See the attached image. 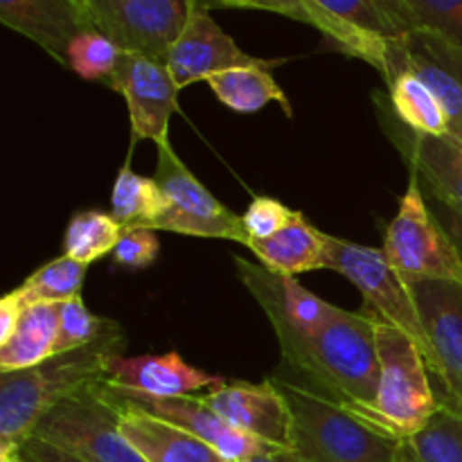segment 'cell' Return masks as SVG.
I'll return each mask as SVG.
<instances>
[{
	"mask_svg": "<svg viewBox=\"0 0 462 462\" xmlns=\"http://www.w3.org/2000/svg\"><path fill=\"white\" fill-rule=\"evenodd\" d=\"M125 346L126 337L117 325L99 341L36 368L0 373V462H18V451L41 418L59 402L102 383L108 361L122 355Z\"/></svg>",
	"mask_w": 462,
	"mask_h": 462,
	"instance_id": "1",
	"label": "cell"
},
{
	"mask_svg": "<svg viewBox=\"0 0 462 462\" xmlns=\"http://www.w3.org/2000/svg\"><path fill=\"white\" fill-rule=\"evenodd\" d=\"M291 411V451L307 462H395L402 440L379 431L334 397L275 379Z\"/></svg>",
	"mask_w": 462,
	"mask_h": 462,
	"instance_id": "2",
	"label": "cell"
},
{
	"mask_svg": "<svg viewBox=\"0 0 462 462\" xmlns=\"http://www.w3.org/2000/svg\"><path fill=\"white\" fill-rule=\"evenodd\" d=\"M298 373L311 388L334 397L359 413L373 404L379 383L377 323L364 311L338 307L328 325L314 337Z\"/></svg>",
	"mask_w": 462,
	"mask_h": 462,
	"instance_id": "3",
	"label": "cell"
},
{
	"mask_svg": "<svg viewBox=\"0 0 462 462\" xmlns=\"http://www.w3.org/2000/svg\"><path fill=\"white\" fill-rule=\"evenodd\" d=\"M379 383L373 404L359 418L379 431L406 442L422 431L440 409V395L431 383L424 352L402 329L377 323Z\"/></svg>",
	"mask_w": 462,
	"mask_h": 462,
	"instance_id": "4",
	"label": "cell"
},
{
	"mask_svg": "<svg viewBox=\"0 0 462 462\" xmlns=\"http://www.w3.org/2000/svg\"><path fill=\"white\" fill-rule=\"evenodd\" d=\"M328 269L337 271L359 289L364 314L379 325H391L409 334L424 352L431 370V347L420 319L413 289L391 264L383 248L347 242L329 235Z\"/></svg>",
	"mask_w": 462,
	"mask_h": 462,
	"instance_id": "5",
	"label": "cell"
},
{
	"mask_svg": "<svg viewBox=\"0 0 462 462\" xmlns=\"http://www.w3.org/2000/svg\"><path fill=\"white\" fill-rule=\"evenodd\" d=\"M32 438L86 462H147L120 429V406L97 383L59 402L36 424Z\"/></svg>",
	"mask_w": 462,
	"mask_h": 462,
	"instance_id": "6",
	"label": "cell"
},
{
	"mask_svg": "<svg viewBox=\"0 0 462 462\" xmlns=\"http://www.w3.org/2000/svg\"><path fill=\"white\" fill-rule=\"evenodd\" d=\"M383 251L391 264L409 284L418 280H451L462 282V257L442 221L429 210L422 183L411 171L409 188L397 215L386 228Z\"/></svg>",
	"mask_w": 462,
	"mask_h": 462,
	"instance_id": "7",
	"label": "cell"
},
{
	"mask_svg": "<svg viewBox=\"0 0 462 462\" xmlns=\"http://www.w3.org/2000/svg\"><path fill=\"white\" fill-rule=\"evenodd\" d=\"M235 266L244 287L264 310L278 337L284 364L298 370L305 361L310 343L332 320L338 307L311 293L296 278L278 275L244 257H235Z\"/></svg>",
	"mask_w": 462,
	"mask_h": 462,
	"instance_id": "8",
	"label": "cell"
},
{
	"mask_svg": "<svg viewBox=\"0 0 462 462\" xmlns=\"http://www.w3.org/2000/svg\"><path fill=\"white\" fill-rule=\"evenodd\" d=\"M156 147L158 165L153 179L167 199V210L156 224V233L165 230V233L188 235V237L230 239V242L246 244L242 215L228 210L188 170V165L176 156L170 140Z\"/></svg>",
	"mask_w": 462,
	"mask_h": 462,
	"instance_id": "9",
	"label": "cell"
},
{
	"mask_svg": "<svg viewBox=\"0 0 462 462\" xmlns=\"http://www.w3.org/2000/svg\"><path fill=\"white\" fill-rule=\"evenodd\" d=\"M90 27L106 34L122 52L167 61L183 32L194 0H79Z\"/></svg>",
	"mask_w": 462,
	"mask_h": 462,
	"instance_id": "10",
	"label": "cell"
},
{
	"mask_svg": "<svg viewBox=\"0 0 462 462\" xmlns=\"http://www.w3.org/2000/svg\"><path fill=\"white\" fill-rule=\"evenodd\" d=\"M106 86L125 97L134 144L138 140H153L156 144L170 140V120L179 108L180 88L165 61L122 52Z\"/></svg>",
	"mask_w": 462,
	"mask_h": 462,
	"instance_id": "11",
	"label": "cell"
},
{
	"mask_svg": "<svg viewBox=\"0 0 462 462\" xmlns=\"http://www.w3.org/2000/svg\"><path fill=\"white\" fill-rule=\"evenodd\" d=\"M431 347V374L440 402L462 411V282L418 280L411 284Z\"/></svg>",
	"mask_w": 462,
	"mask_h": 462,
	"instance_id": "12",
	"label": "cell"
},
{
	"mask_svg": "<svg viewBox=\"0 0 462 462\" xmlns=\"http://www.w3.org/2000/svg\"><path fill=\"white\" fill-rule=\"evenodd\" d=\"M167 68L174 77L180 90L188 88L194 81H208L219 72L233 70V68H275L284 63V59H257L244 52L230 34H226L215 18L210 16L208 7L192 3L189 18L183 32L171 45L167 54Z\"/></svg>",
	"mask_w": 462,
	"mask_h": 462,
	"instance_id": "13",
	"label": "cell"
},
{
	"mask_svg": "<svg viewBox=\"0 0 462 462\" xmlns=\"http://www.w3.org/2000/svg\"><path fill=\"white\" fill-rule=\"evenodd\" d=\"M102 383L106 391L126 400H174L212 391L226 383V379L221 374L194 368L179 352H165L140 356L116 355L108 361Z\"/></svg>",
	"mask_w": 462,
	"mask_h": 462,
	"instance_id": "14",
	"label": "cell"
},
{
	"mask_svg": "<svg viewBox=\"0 0 462 462\" xmlns=\"http://www.w3.org/2000/svg\"><path fill=\"white\" fill-rule=\"evenodd\" d=\"M201 400L230 427L275 449H291V411L275 379L226 382Z\"/></svg>",
	"mask_w": 462,
	"mask_h": 462,
	"instance_id": "15",
	"label": "cell"
},
{
	"mask_svg": "<svg viewBox=\"0 0 462 462\" xmlns=\"http://www.w3.org/2000/svg\"><path fill=\"white\" fill-rule=\"evenodd\" d=\"M379 117H382L388 138L406 158L411 171L418 174L420 183H427L438 201L462 212L460 143L413 134L393 116L391 106L383 102H379Z\"/></svg>",
	"mask_w": 462,
	"mask_h": 462,
	"instance_id": "16",
	"label": "cell"
},
{
	"mask_svg": "<svg viewBox=\"0 0 462 462\" xmlns=\"http://www.w3.org/2000/svg\"><path fill=\"white\" fill-rule=\"evenodd\" d=\"M126 402H131L135 409L162 420V422H170L174 427L183 429V431H189L199 440L210 445L221 458L228 462H248L251 458H257V456L269 454V451H278L275 447L230 427L224 418H219L201 400V395L174 397V400H149V397H143V400Z\"/></svg>",
	"mask_w": 462,
	"mask_h": 462,
	"instance_id": "17",
	"label": "cell"
},
{
	"mask_svg": "<svg viewBox=\"0 0 462 462\" xmlns=\"http://www.w3.org/2000/svg\"><path fill=\"white\" fill-rule=\"evenodd\" d=\"M0 23L66 66L68 45L93 30L79 0H0Z\"/></svg>",
	"mask_w": 462,
	"mask_h": 462,
	"instance_id": "18",
	"label": "cell"
},
{
	"mask_svg": "<svg viewBox=\"0 0 462 462\" xmlns=\"http://www.w3.org/2000/svg\"><path fill=\"white\" fill-rule=\"evenodd\" d=\"M111 395L120 406L122 433L147 462H228L189 431L135 409L116 393Z\"/></svg>",
	"mask_w": 462,
	"mask_h": 462,
	"instance_id": "19",
	"label": "cell"
},
{
	"mask_svg": "<svg viewBox=\"0 0 462 462\" xmlns=\"http://www.w3.org/2000/svg\"><path fill=\"white\" fill-rule=\"evenodd\" d=\"M194 3L203 5V7H235V9H260V12H271L280 14L284 18H291V21L302 23V25L314 27L316 32L323 34V39H328L341 52L350 54V57L361 59V61L370 63L374 70L382 72L386 77L388 72V61L377 48L368 43L365 39H361L359 34L346 27L343 23H338L332 14L325 12L316 0H194Z\"/></svg>",
	"mask_w": 462,
	"mask_h": 462,
	"instance_id": "20",
	"label": "cell"
},
{
	"mask_svg": "<svg viewBox=\"0 0 462 462\" xmlns=\"http://www.w3.org/2000/svg\"><path fill=\"white\" fill-rule=\"evenodd\" d=\"M253 255L260 260L262 266L278 275L296 278L300 273L328 269L329 260V235L320 233L314 224L298 212L296 219L275 233L273 237L248 242Z\"/></svg>",
	"mask_w": 462,
	"mask_h": 462,
	"instance_id": "21",
	"label": "cell"
},
{
	"mask_svg": "<svg viewBox=\"0 0 462 462\" xmlns=\"http://www.w3.org/2000/svg\"><path fill=\"white\" fill-rule=\"evenodd\" d=\"M316 3L332 14L338 23L368 41L373 48H377L386 57L388 66H391L393 45L415 34V25L402 0H316Z\"/></svg>",
	"mask_w": 462,
	"mask_h": 462,
	"instance_id": "22",
	"label": "cell"
},
{
	"mask_svg": "<svg viewBox=\"0 0 462 462\" xmlns=\"http://www.w3.org/2000/svg\"><path fill=\"white\" fill-rule=\"evenodd\" d=\"M59 305L34 302L23 310L12 338L0 346V373L36 368L57 356Z\"/></svg>",
	"mask_w": 462,
	"mask_h": 462,
	"instance_id": "23",
	"label": "cell"
},
{
	"mask_svg": "<svg viewBox=\"0 0 462 462\" xmlns=\"http://www.w3.org/2000/svg\"><path fill=\"white\" fill-rule=\"evenodd\" d=\"M391 111L406 129L429 138H451V125L445 108L427 84L415 72H393L386 79Z\"/></svg>",
	"mask_w": 462,
	"mask_h": 462,
	"instance_id": "24",
	"label": "cell"
},
{
	"mask_svg": "<svg viewBox=\"0 0 462 462\" xmlns=\"http://www.w3.org/2000/svg\"><path fill=\"white\" fill-rule=\"evenodd\" d=\"M212 95L235 113H257L271 102H278L291 117V102L271 75V68L248 66L219 72L208 79Z\"/></svg>",
	"mask_w": 462,
	"mask_h": 462,
	"instance_id": "25",
	"label": "cell"
},
{
	"mask_svg": "<svg viewBox=\"0 0 462 462\" xmlns=\"http://www.w3.org/2000/svg\"><path fill=\"white\" fill-rule=\"evenodd\" d=\"M415 72L424 84L431 88V93L436 95L438 102L445 108L447 117H449L451 125V138L456 143L462 144V84L451 75L449 70L440 66L438 61H433L424 50H420L413 43V36L406 41L393 45L391 50V66H388V75L383 79L393 75V72L402 70Z\"/></svg>",
	"mask_w": 462,
	"mask_h": 462,
	"instance_id": "26",
	"label": "cell"
},
{
	"mask_svg": "<svg viewBox=\"0 0 462 462\" xmlns=\"http://www.w3.org/2000/svg\"><path fill=\"white\" fill-rule=\"evenodd\" d=\"M167 210V199L156 179L138 174L126 162L117 171L111 197V215L122 228H152Z\"/></svg>",
	"mask_w": 462,
	"mask_h": 462,
	"instance_id": "27",
	"label": "cell"
},
{
	"mask_svg": "<svg viewBox=\"0 0 462 462\" xmlns=\"http://www.w3.org/2000/svg\"><path fill=\"white\" fill-rule=\"evenodd\" d=\"M122 228L116 217L102 210H84L77 212L66 226L63 235V255L81 262V264H93L99 257L116 251L120 242Z\"/></svg>",
	"mask_w": 462,
	"mask_h": 462,
	"instance_id": "28",
	"label": "cell"
},
{
	"mask_svg": "<svg viewBox=\"0 0 462 462\" xmlns=\"http://www.w3.org/2000/svg\"><path fill=\"white\" fill-rule=\"evenodd\" d=\"M84 278L86 264L61 255L57 260L48 262V264L39 266L16 291L25 305H34V302L61 305V302L81 296Z\"/></svg>",
	"mask_w": 462,
	"mask_h": 462,
	"instance_id": "29",
	"label": "cell"
},
{
	"mask_svg": "<svg viewBox=\"0 0 462 462\" xmlns=\"http://www.w3.org/2000/svg\"><path fill=\"white\" fill-rule=\"evenodd\" d=\"M406 445L420 462H462V411L440 404L422 431Z\"/></svg>",
	"mask_w": 462,
	"mask_h": 462,
	"instance_id": "30",
	"label": "cell"
},
{
	"mask_svg": "<svg viewBox=\"0 0 462 462\" xmlns=\"http://www.w3.org/2000/svg\"><path fill=\"white\" fill-rule=\"evenodd\" d=\"M122 50L97 30H86L72 39L66 52V68L86 81H106L120 61Z\"/></svg>",
	"mask_w": 462,
	"mask_h": 462,
	"instance_id": "31",
	"label": "cell"
},
{
	"mask_svg": "<svg viewBox=\"0 0 462 462\" xmlns=\"http://www.w3.org/2000/svg\"><path fill=\"white\" fill-rule=\"evenodd\" d=\"M117 323L104 316L93 314L84 300L72 298V300L59 305V338H57V355L79 350V347L90 346L106 337L111 329H116Z\"/></svg>",
	"mask_w": 462,
	"mask_h": 462,
	"instance_id": "32",
	"label": "cell"
},
{
	"mask_svg": "<svg viewBox=\"0 0 462 462\" xmlns=\"http://www.w3.org/2000/svg\"><path fill=\"white\" fill-rule=\"evenodd\" d=\"M415 32H427L462 50V0H402Z\"/></svg>",
	"mask_w": 462,
	"mask_h": 462,
	"instance_id": "33",
	"label": "cell"
},
{
	"mask_svg": "<svg viewBox=\"0 0 462 462\" xmlns=\"http://www.w3.org/2000/svg\"><path fill=\"white\" fill-rule=\"evenodd\" d=\"M298 210H291L284 206L282 201L271 197H255L242 215L244 233H246L248 242H260V239L273 237L282 228H287L293 219H296ZM244 244V246H246Z\"/></svg>",
	"mask_w": 462,
	"mask_h": 462,
	"instance_id": "34",
	"label": "cell"
},
{
	"mask_svg": "<svg viewBox=\"0 0 462 462\" xmlns=\"http://www.w3.org/2000/svg\"><path fill=\"white\" fill-rule=\"evenodd\" d=\"M158 251H161V242H158L156 230L125 228L116 251H113V262L129 271H140L156 262Z\"/></svg>",
	"mask_w": 462,
	"mask_h": 462,
	"instance_id": "35",
	"label": "cell"
},
{
	"mask_svg": "<svg viewBox=\"0 0 462 462\" xmlns=\"http://www.w3.org/2000/svg\"><path fill=\"white\" fill-rule=\"evenodd\" d=\"M413 43L418 45L420 50H424L433 61L440 63L445 70H449L451 75H454L462 84V50L460 48L438 39V36L427 34V32H415Z\"/></svg>",
	"mask_w": 462,
	"mask_h": 462,
	"instance_id": "36",
	"label": "cell"
},
{
	"mask_svg": "<svg viewBox=\"0 0 462 462\" xmlns=\"http://www.w3.org/2000/svg\"><path fill=\"white\" fill-rule=\"evenodd\" d=\"M18 462H86L77 456L68 454V451L59 449V447L50 445V442L39 440V438H30L25 445L18 451Z\"/></svg>",
	"mask_w": 462,
	"mask_h": 462,
	"instance_id": "37",
	"label": "cell"
},
{
	"mask_svg": "<svg viewBox=\"0 0 462 462\" xmlns=\"http://www.w3.org/2000/svg\"><path fill=\"white\" fill-rule=\"evenodd\" d=\"M25 307L27 305L23 302V298L18 296L16 289H14V291H9L7 296L0 300V346L12 338L14 329H16V325H18V320H21V314Z\"/></svg>",
	"mask_w": 462,
	"mask_h": 462,
	"instance_id": "38",
	"label": "cell"
},
{
	"mask_svg": "<svg viewBox=\"0 0 462 462\" xmlns=\"http://www.w3.org/2000/svg\"><path fill=\"white\" fill-rule=\"evenodd\" d=\"M438 219L442 221V226H445V230L449 233V237L454 239L456 248H458V253L462 257V212L442 203V210H440V217H438Z\"/></svg>",
	"mask_w": 462,
	"mask_h": 462,
	"instance_id": "39",
	"label": "cell"
},
{
	"mask_svg": "<svg viewBox=\"0 0 462 462\" xmlns=\"http://www.w3.org/2000/svg\"><path fill=\"white\" fill-rule=\"evenodd\" d=\"M248 462H307L302 460L296 451L291 449H278V451H269L264 456H257V458H251Z\"/></svg>",
	"mask_w": 462,
	"mask_h": 462,
	"instance_id": "40",
	"label": "cell"
},
{
	"mask_svg": "<svg viewBox=\"0 0 462 462\" xmlns=\"http://www.w3.org/2000/svg\"><path fill=\"white\" fill-rule=\"evenodd\" d=\"M395 462H420V460L415 458L413 449H411V447L406 445V442H402V447H400V454H397Z\"/></svg>",
	"mask_w": 462,
	"mask_h": 462,
	"instance_id": "41",
	"label": "cell"
},
{
	"mask_svg": "<svg viewBox=\"0 0 462 462\" xmlns=\"http://www.w3.org/2000/svg\"><path fill=\"white\" fill-rule=\"evenodd\" d=\"M460 161H462V144H460Z\"/></svg>",
	"mask_w": 462,
	"mask_h": 462,
	"instance_id": "42",
	"label": "cell"
}]
</instances>
